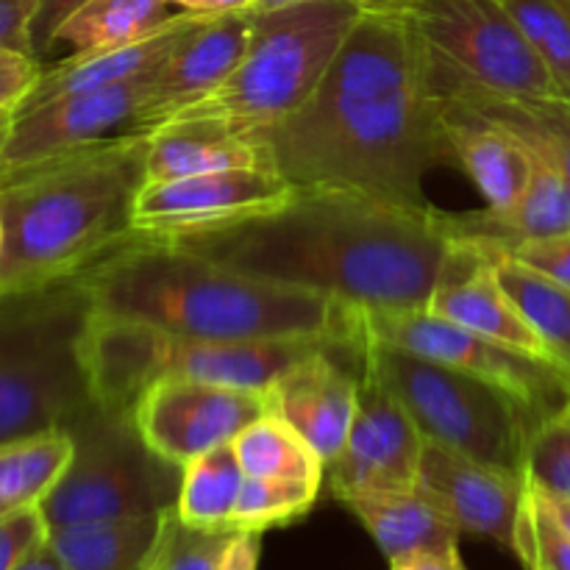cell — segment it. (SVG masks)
Masks as SVG:
<instances>
[{"label": "cell", "mask_w": 570, "mask_h": 570, "mask_svg": "<svg viewBox=\"0 0 570 570\" xmlns=\"http://www.w3.org/2000/svg\"><path fill=\"white\" fill-rule=\"evenodd\" d=\"M250 139L293 187L410 212H432L423 181L434 167H456L410 14H362L309 100Z\"/></svg>", "instance_id": "6da1fadb"}, {"label": "cell", "mask_w": 570, "mask_h": 570, "mask_svg": "<svg viewBox=\"0 0 570 570\" xmlns=\"http://www.w3.org/2000/svg\"><path fill=\"white\" fill-rule=\"evenodd\" d=\"M165 243L332 295L351 309L429 306L449 248L434 209L410 212L334 189H298L273 215Z\"/></svg>", "instance_id": "7a4b0ae2"}, {"label": "cell", "mask_w": 570, "mask_h": 570, "mask_svg": "<svg viewBox=\"0 0 570 570\" xmlns=\"http://www.w3.org/2000/svg\"><path fill=\"white\" fill-rule=\"evenodd\" d=\"M87 312L206 340L328 337L354 345V312L332 295L250 276L134 234L72 278Z\"/></svg>", "instance_id": "3957f363"}, {"label": "cell", "mask_w": 570, "mask_h": 570, "mask_svg": "<svg viewBox=\"0 0 570 570\" xmlns=\"http://www.w3.org/2000/svg\"><path fill=\"white\" fill-rule=\"evenodd\" d=\"M150 131H128L0 170V301L70 284L134 237Z\"/></svg>", "instance_id": "277c9868"}, {"label": "cell", "mask_w": 570, "mask_h": 570, "mask_svg": "<svg viewBox=\"0 0 570 570\" xmlns=\"http://www.w3.org/2000/svg\"><path fill=\"white\" fill-rule=\"evenodd\" d=\"M332 345L343 343L328 337H187L131 317L95 312H83L78 334L89 399L100 412L122 421H128L139 395L161 379H195L265 393L287 367Z\"/></svg>", "instance_id": "5b68a950"}, {"label": "cell", "mask_w": 570, "mask_h": 570, "mask_svg": "<svg viewBox=\"0 0 570 570\" xmlns=\"http://www.w3.org/2000/svg\"><path fill=\"white\" fill-rule=\"evenodd\" d=\"M250 14L248 50L232 76L167 122H206L245 137L265 131L309 100L362 11L348 0H309Z\"/></svg>", "instance_id": "8992f818"}, {"label": "cell", "mask_w": 570, "mask_h": 570, "mask_svg": "<svg viewBox=\"0 0 570 570\" xmlns=\"http://www.w3.org/2000/svg\"><path fill=\"white\" fill-rule=\"evenodd\" d=\"M83 312L72 284L0 301V443L67 429L92 406L78 356Z\"/></svg>", "instance_id": "52a82bcc"}, {"label": "cell", "mask_w": 570, "mask_h": 570, "mask_svg": "<svg viewBox=\"0 0 570 570\" xmlns=\"http://www.w3.org/2000/svg\"><path fill=\"white\" fill-rule=\"evenodd\" d=\"M354 345L362 365L399 395L423 438L488 465L521 473L527 438L540 417L515 395L471 373L376 340L356 337Z\"/></svg>", "instance_id": "ba28073f"}, {"label": "cell", "mask_w": 570, "mask_h": 570, "mask_svg": "<svg viewBox=\"0 0 570 570\" xmlns=\"http://www.w3.org/2000/svg\"><path fill=\"white\" fill-rule=\"evenodd\" d=\"M72 434V460L39 504L48 529L78 523L142 518L176 507L181 471L145 449L131 421L111 417L98 406L67 426Z\"/></svg>", "instance_id": "9c48e42d"}, {"label": "cell", "mask_w": 570, "mask_h": 570, "mask_svg": "<svg viewBox=\"0 0 570 570\" xmlns=\"http://www.w3.org/2000/svg\"><path fill=\"white\" fill-rule=\"evenodd\" d=\"M356 337L376 340L393 348L410 351L423 360L440 362L454 371L471 373L515 395L543 421L562 410L570 395V376L554 362L510 348L504 343L471 332L465 326L434 315L426 306L412 309H351Z\"/></svg>", "instance_id": "30bf717a"}, {"label": "cell", "mask_w": 570, "mask_h": 570, "mask_svg": "<svg viewBox=\"0 0 570 570\" xmlns=\"http://www.w3.org/2000/svg\"><path fill=\"white\" fill-rule=\"evenodd\" d=\"M410 20L429 53L462 81L512 98H562L501 0H421Z\"/></svg>", "instance_id": "8fae6325"}, {"label": "cell", "mask_w": 570, "mask_h": 570, "mask_svg": "<svg viewBox=\"0 0 570 570\" xmlns=\"http://www.w3.org/2000/svg\"><path fill=\"white\" fill-rule=\"evenodd\" d=\"M262 415H267V401L259 390L173 376L150 384L128 421L145 449L167 465L184 468L217 445L234 443Z\"/></svg>", "instance_id": "7c38bea8"}, {"label": "cell", "mask_w": 570, "mask_h": 570, "mask_svg": "<svg viewBox=\"0 0 570 570\" xmlns=\"http://www.w3.org/2000/svg\"><path fill=\"white\" fill-rule=\"evenodd\" d=\"M298 187L276 170H226L176 181H145L134 204V232L178 239L278 212Z\"/></svg>", "instance_id": "4fadbf2b"}, {"label": "cell", "mask_w": 570, "mask_h": 570, "mask_svg": "<svg viewBox=\"0 0 570 570\" xmlns=\"http://www.w3.org/2000/svg\"><path fill=\"white\" fill-rule=\"evenodd\" d=\"M426 438L399 395L360 360V401L340 454L326 465L334 499L421 488Z\"/></svg>", "instance_id": "5bb4252c"}, {"label": "cell", "mask_w": 570, "mask_h": 570, "mask_svg": "<svg viewBox=\"0 0 570 570\" xmlns=\"http://www.w3.org/2000/svg\"><path fill=\"white\" fill-rule=\"evenodd\" d=\"M356 345H332L304 356L265 390L267 412L287 421L321 460L332 462L345 445L360 401Z\"/></svg>", "instance_id": "9a60e30c"}, {"label": "cell", "mask_w": 570, "mask_h": 570, "mask_svg": "<svg viewBox=\"0 0 570 570\" xmlns=\"http://www.w3.org/2000/svg\"><path fill=\"white\" fill-rule=\"evenodd\" d=\"M150 72L14 115V128L0 170L128 134L148 98Z\"/></svg>", "instance_id": "2e32d148"}, {"label": "cell", "mask_w": 570, "mask_h": 570, "mask_svg": "<svg viewBox=\"0 0 570 570\" xmlns=\"http://www.w3.org/2000/svg\"><path fill=\"white\" fill-rule=\"evenodd\" d=\"M250 28V11L204 17L150 72L148 98L131 122V131H156L178 109L195 104L226 81L248 50Z\"/></svg>", "instance_id": "e0dca14e"}, {"label": "cell", "mask_w": 570, "mask_h": 570, "mask_svg": "<svg viewBox=\"0 0 570 570\" xmlns=\"http://www.w3.org/2000/svg\"><path fill=\"white\" fill-rule=\"evenodd\" d=\"M421 488L440 501L462 534H476L510 551L515 549L518 518L527 495L521 473L488 465L426 440Z\"/></svg>", "instance_id": "ac0fdd59"}, {"label": "cell", "mask_w": 570, "mask_h": 570, "mask_svg": "<svg viewBox=\"0 0 570 570\" xmlns=\"http://www.w3.org/2000/svg\"><path fill=\"white\" fill-rule=\"evenodd\" d=\"M426 309L495 343L554 362L495 278V256L476 245L449 243Z\"/></svg>", "instance_id": "d6986e66"}, {"label": "cell", "mask_w": 570, "mask_h": 570, "mask_svg": "<svg viewBox=\"0 0 570 570\" xmlns=\"http://www.w3.org/2000/svg\"><path fill=\"white\" fill-rule=\"evenodd\" d=\"M434 223L449 243H468L493 254H507L532 239L570 232V187L557 167L534 154L532 178L515 206H484L476 212H440L434 206Z\"/></svg>", "instance_id": "ffe728a7"}, {"label": "cell", "mask_w": 570, "mask_h": 570, "mask_svg": "<svg viewBox=\"0 0 570 570\" xmlns=\"http://www.w3.org/2000/svg\"><path fill=\"white\" fill-rule=\"evenodd\" d=\"M429 78H432L434 95L445 106H454L510 131L527 148L543 156L551 167H557V173L570 187V100L512 98V95L488 92V89L462 81L432 53H429Z\"/></svg>", "instance_id": "44dd1931"}, {"label": "cell", "mask_w": 570, "mask_h": 570, "mask_svg": "<svg viewBox=\"0 0 570 570\" xmlns=\"http://www.w3.org/2000/svg\"><path fill=\"white\" fill-rule=\"evenodd\" d=\"M200 20H204V14L178 11L167 26H161L159 31H154L150 37L137 39V42L120 45V48L111 50H100V53H70L67 59L45 67L37 87L31 89L26 104H22L14 115L37 109V106L53 104V100L70 98V95L115 87V83L128 81V78H139L145 76V72L156 70V67L173 53V48H176Z\"/></svg>", "instance_id": "7402d4cb"}, {"label": "cell", "mask_w": 570, "mask_h": 570, "mask_svg": "<svg viewBox=\"0 0 570 570\" xmlns=\"http://www.w3.org/2000/svg\"><path fill=\"white\" fill-rule=\"evenodd\" d=\"M176 507L156 515L50 529L48 543L67 570H159Z\"/></svg>", "instance_id": "603a6c76"}, {"label": "cell", "mask_w": 570, "mask_h": 570, "mask_svg": "<svg viewBox=\"0 0 570 570\" xmlns=\"http://www.w3.org/2000/svg\"><path fill=\"white\" fill-rule=\"evenodd\" d=\"M343 504L360 518L387 562L417 551L460 549L462 529L423 488L356 493Z\"/></svg>", "instance_id": "cb8c5ba5"}, {"label": "cell", "mask_w": 570, "mask_h": 570, "mask_svg": "<svg viewBox=\"0 0 570 570\" xmlns=\"http://www.w3.org/2000/svg\"><path fill=\"white\" fill-rule=\"evenodd\" d=\"M440 106H443L451 148L456 154V167L476 184L490 209L515 206L532 178V150L495 122L445 106L443 100Z\"/></svg>", "instance_id": "d4e9b609"}, {"label": "cell", "mask_w": 570, "mask_h": 570, "mask_svg": "<svg viewBox=\"0 0 570 570\" xmlns=\"http://www.w3.org/2000/svg\"><path fill=\"white\" fill-rule=\"evenodd\" d=\"M226 170H273L271 154L245 134L206 122H167L150 131L145 159L148 181H176Z\"/></svg>", "instance_id": "484cf974"}, {"label": "cell", "mask_w": 570, "mask_h": 570, "mask_svg": "<svg viewBox=\"0 0 570 570\" xmlns=\"http://www.w3.org/2000/svg\"><path fill=\"white\" fill-rule=\"evenodd\" d=\"M167 0H87L59 26L53 50L67 45L72 53H100L150 37L176 17Z\"/></svg>", "instance_id": "4316f807"}, {"label": "cell", "mask_w": 570, "mask_h": 570, "mask_svg": "<svg viewBox=\"0 0 570 570\" xmlns=\"http://www.w3.org/2000/svg\"><path fill=\"white\" fill-rule=\"evenodd\" d=\"M70 460L72 434L67 429L0 443V518L42 504Z\"/></svg>", "instance_id": "83f0119b"}, {"label": "cell", "mask_w": 570, "mask_h": 570, "mask_svg": "<svg viewBox=\"0 0 570 570\" xmlns=\"http://www.w3.org/2000/svg\"><path fill=\"white\" fill-rule=\"evenodd\" d=\"M493 254V250H490ZM495 256V278L532 332L543 340L551 360L570 376V287L523 265L510 254Z\"/></svg>", "instance_id": "f1b7e54d"}, {"label": "cell", "mask_w": 570, "mask_h": 570, "mask_svg": "<svg viewBox=\"0 0 570 570\" xmlns=\"http://www.w3.org/2000/svg\"><path fill=\"white\" fill-rule=\"evenodd\" d=\"M245 471L234 443L217 445L181 468L176 515L189 529H232Z\"/></svg>", "instance_id": "f546056e"}, {"label": "cell", "mask_w": 570, "mask_h": 570, "mask_svg": "<svg viewBox=\"0 0 570 570\" xmlns=\"http://www.w3.org/2000/svg\"><path fill=\"white\" fill-rule=\"evenodd\" d=\"M234 451L245 476L298 479V482H326V462L315 449L278 415L267 412L259 421L237 434Z\"/></svg>", "instance_id": "4dcf8cb0"}, {"label": "cell", "mask_w": 570, "mask_h": 570, "mask_svg": "<svg viewBox=\"0 0 570 570\" xmlns=\"http://www.w3.org/2000/svg\"><path fill=\"white\" fill-rule=\"evenodd\" d=\"M321 484L298 479L245 476L232 515V532H259L287 527L315 507Z\"/></svg>", "instance_id": "1f68e13d"}, {"label": "cell", "mask_w": 570, "mask_h": 570, "mask_svg": "<svg viewBox=\"0 0 570 570\" xmlns=\"http://www.w3.org/2000/svg\"><path fill=\"white\" fill-rule=\"evenodd\" d=\"M570 100V0H501Z\"/></svg>", "instance_id": "d6a6232c"}, {"label": "cell", "mask_w": 570, "mask_h": 570, "mask_svg": "<svg viewBox=\"0 0 570 570\" xmlns=\"http://www.w3.org/2000/svg\"><path fill=\"white\" fill-rule=\"evenodd\" d=\"M523 482L540 493L570 499V412H551L532 426L523 449Z\"/></svg>", "instance_id": "836d02e7"}, {"label": "cell", "mask_w": 570, "mask_h": 570, "mask_svg": "<svg viewBox=\"0 0 570 570\" xmlns=\"http://www.w3.org/2000/svg\"><path fill=\"white\" fill-rule=\"evenodd\" d=\"M512 554L527 570H570V534L532 484H527L523 495Z\"/></svg>", "instance_id": "e575fe53"}, {"label": "cell", "mask_w": 570, "mask_h": 570, "mask_svg": "<svg viewBox=\"0 0 570 570\" xmlns=\"http://www.w3.org/2000/svg\"><path fill=\"white\" fill-rule=\"evenodd\" d=\"M232 529H189L176 518L159 570H217Z\"/></svg>", "instance_id": "d590c367"}, {"label": "cell", "mask_w": 570, "mask_h": 570, "mask_svg": "<svg viewBox=\"0 0 570 570\" xmlns=\"http://www.w3.org/2000/svg\"><path fill=\"white\" fill-rule=\"evenodd\" d=\"M48 523L39 507L0 518V570H17L42 543H48Z\"/></svg>", "instance_id": "8d00e7d4"}, {"label": "cell", "mask_w": 570, "mask_h": 570, "mask_svg": "<svg viewBox=\"0 0 570 570\" xmlns=\"http://www.w3.org/2000/svg\"><path fill=\"white\" fill-rule=\"evenodd\" d=\"M45 61L22 50L0 48V111H17L37 87Z\"/></svg>", "instance_id": "74e56055"}, {"label": "cell", "mask_w": 570, "mask_h": 570, "mask_svg": "<svg viewBox=\"0 0 570 570\" xmlns=\"http://www.w3.org/2000/svg\"><path fill=\"white\" fill-rule=\"evenodd\" d=\"M507 254L521 259L523 265L534 267L543 276L570 287V232L557 234V237L532 239V243L518 245V248L507 250Z\"/></svg>", "instance_id": "f35d334b"}, {"label": "cell", "mask_w": 570, "mask_h": 570, "mask_svg": "<svg viewBox=\"0 0 570 570\" xmlns=\"http://www.w3.org/2000/svg\"><path fill=\"white\" fill-rule=\"evenodd\" d=\"M39 0H0V48L33 53V20Z\"/></svg>", "instance_id": "ab89813d"}, {"label": "cell", "mask_w": 570, "mask_h": 570, "mask_svg": "<svg viewBox=\"0 0 570 570\" xmlns=\"http://www.w3.org/2000/svg\"><path fill=\"white\" fill-rule=\"evenodd\" d=\"M81 3H87V0H39V11L31 31L33 53H37L39 61H45L53 53L56 31H59L61 22H65Z\"/></svg>", "instance_id": "60d3db41"}, {"label": "cell", "mask_w": 570, "mask_h": 570, "mask_svg": "<svg viewBox=\"0 0 570 570\" xmlns=\"http://www.w3.org/2000/svg\"><path fill=\"white\" fill-rule=\"evenodd\" d=\"M262 534L259 532H234L226 543L217 570H259Z\"/></svg>", "instance_id": "b9f144b4"}, {"label": "cell", "mask_w": 570, "mask_h": 570, "mask_svg": "<svg viewBox=\"0 0 570 570\" xmlns=\"http://www.w3.org/2000/svg\"><path fill=\"white\" fill-rule=\"evenodd\" d=\"M390 570H468L460 549L454 551H417V554L390 560Z\"/></svg>", "instance_id": "7bdbcfd3"}, {"label": "cell", "mask_w": 570, "mask_h": 570, "mask_svg": "<svg viewBox=\"0 0 570 570\" xmlns=\"http://www.w3.org/2000/svg\"><path fill=\"white\" fill-rule=\"evenodd\" d=\"M176 11H189V14H234V11H250L254 0H167Z\"/></svg>", "instance_id": "ee69618b"}, {"label": "cell", "mask_w": 570, "mask_h": 570, "mask_svg": "<svg viewBox=\"0 0 570 570\" xmlns=\"http://www.w3.org/2000/svg\"><path fill=\"white\" fill-rule=\"evenodd\" d=\"M362 14H412L421 0H348Z\"/></svg>", "instance_id": "f6af8a7d"}, {"label": "cell", "mask_w": 570, "mask_h": 570, "mask_svg": "<svg viewBox=\"0 0 570 570\" xmlns=\"http://www.w3.org/2000/svg\"><path fill=\"white\" fill-rule=\"evenodd\" d=\"M17 570H67V568L61 566V560L56 557V551L50 549V543H42Z\"/></svg>", "instance_id": "bcb514c9"}, {"label": "cell", "mask_w": 570, "mask_h": 570, "mask_svg": "<svg viewBox=\"0 0 570 570\" xmlns=\"http://www.w3.org/2000/svg\"><path fill=\"white\" fill-rule=\"evenodd\" d=\"M534 490H538V488H534ZM540 495L546 499L549 510L554 512V518L560 521V527L570 534V499H557V495H546V493H540Z\"/></svg>", "instance_id": "7dc6e473"}, {"label": "cell", "mask_w": 570, "mask_h": 570, "mask_svg": "<svg viewBox=\"0 0 570 570\" xmlns=\"http://www.w3.org/2000/svg\"><path fill=\"white\" fill-rule=\"evenodd\" d=\"M11 128H14V111H11V109L0 111V167H3V156H6V148H9Z\"/></svg>", "instance_id": "c3c4849f"}, {"label": "cell", "mask_w": 570, "mask_h": 570, "mask_svg": "<svg viewBox=\"0 0 570 570\" xmlns=\"http://www.w3.org/2000/svg\"><path fill=\"white\" fill-rule=\"evenodd\" d=\"M298 3H309V0H254V9L250 11H276V9H287V6H298Z\"/></svg>", "instance_id": "681fc988"}, {"label": "cell", "mask_w": 570, "mask_h": 570, "mask_svg": "<svg viewBox=\"0 0 570 570\" xmlns=\"http://www.w3.org/2000/svg\"><path fill=\"white\" fill-rule=\"evenodd\" d=\"M0 262H3V215H0Z\"/></svg>", "instance_id": "f907efd6"}, {"label": "cell", "mask_w": 570, "mask_h": 570, "mask_svg": "<svg viewBox=\"0 0 570 570\" xmlns=\"http://www.w3.org/2000/svg\"><path fill=\"white\" fill-rule=\"evenodd\" d=\"M566 410L570 412V395H568V401H566Z\"/></svg>", "instance_id": "816d5d0a"}]
</instances>
